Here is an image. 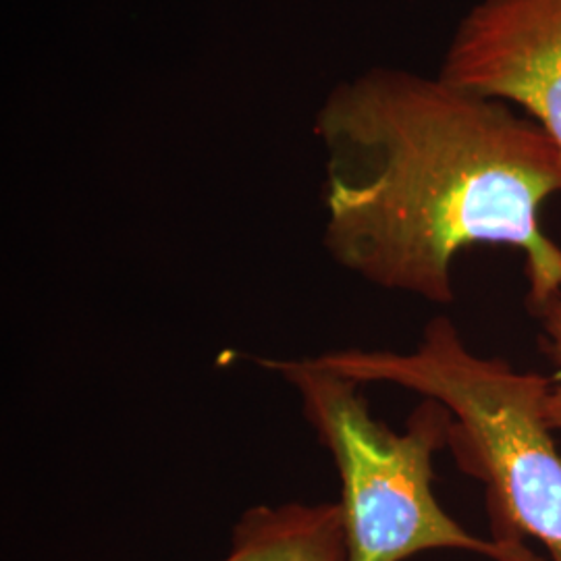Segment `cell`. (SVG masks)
Returning <instances> with one entry per match:
<instances>
[{"instance_id":"obj_1","label":"cell","mask_w":561,"mask_h":561,"mask_svg":"<svg viewBox=\"0 0 561 561\" xmlns=\"http://www.w3.org/2000/svg\"><path fill=\"white\" fill-rule=\"evenodd\" d=\"M327 152L324 248L360 279L451 304L472 245L518 250L526 306L561 291V245L542 229L561 152L518 108L443 80L373 67L317 115Z\"/></svg>"},{"instance_id":"obj_2","label":"cell","mask_w":561,"mask_h":561,"mask_svg":"<svg viewBox=\"0 0 561 561\" xmlns=\"http://www.w3.org/2000/svg\"><path fill=\"white\" fill-rule=\"evenodd\" d=\"M362 385H396L449 412L447 451L484 484L495 541L541 542L561 561V451L545 422L553 377L518 370L468 347L449 317H435L412 350L343 347L314 356Z\"/></svg>"},{"instance_id":"obj_3","label":"cell","mask_w":561,"mask_h":561,"mask_svg":"<svg viewBox=\"0 0 561 561\" xmlns=\"http://www.w3.org/2000/svg\"><path fill=\"white\" fill-rule=\"evenodd\" d=\"M296 389L301 414L329 451L341 482L347 561H405L456 549L493 561H545L526 545L479 539L454 520L433 491V458L447 449L451 416L422 398L403 431L370 414L364 385L312 358H259Z\"/></svg>"},{"instance_id":"obj_4","label":"cell","mask_w":561,"mask_h":561,"mask_svg":"<svg viewBox=\"0 0 561 561\" xmlns=\"http://www.w3.org/2000/svg\"><path fill=\"white\" fill-rule=\"evenodd\" d=\"M439 76L535 121L561 152V0H479Z\"/></svg>"},{"instance_id":"obj_5","label":"cell","mask_w":561,"mask_h":561,"mask_svg":"<svg viewBox=\"0 0 561 561\" xmlns=\"http://www.w3.org/2000/svg\"><path fill=\"white\" fill-rule=\"evenodd\" d=\"M222 561H347L337 503H283L248 510Z\"/></svg>"},{"instance_id":"obj_6","label":"cell","mask_w":561,"mask_h":561,"mask_svg":"<svg viewBox=\"0 0 561 561\" xmlns=\"http://www.w3.org/2000/svg\"><path fill=\"white\" fill-rule=\"evenodd\" d=\"M530 312L541 327L542 354L561 368V291L541 306L530 308ZM545 422L553 433H561V382L553 381L545 398Z\"/></svg>"}]
</instances>
